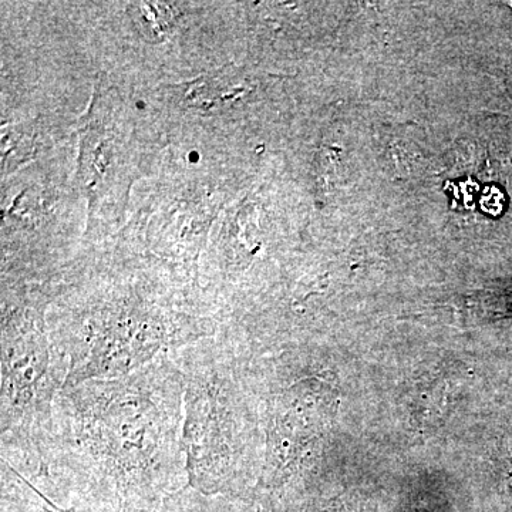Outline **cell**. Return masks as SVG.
Instances as JSON below:
<instances>
[{"mask_svg": "<svg viewBox=\"0 0 512 512\" xmlns=\"http://www.w3.org/2000/svg\"><path fill=\"white\" fill-rule=\"evenodd\" d=\"M184 380L170 353L133 375L57 394L45 473L33 484L66 512H161L188 485Z\"/></svg>", "mask_w": 512, "mask_h": 512, "instance_id": "6da1fadb", "label": "cell"}, {"mask_svg": "<svg viewBox=\"0 0 512 512\" xmlns=\"http://www.w3.org/2000/svg\"><path fill=\"white\" fill-rule=\"evenodd\" d=\"M500 466L505 490H507L508 498H510L512 504V454L510 453V447L505 448L503 456L500 458Z\"/></svg>", "mask_w": 512, "mask_h": 512, "instance_id": "52a82bcc", "label": "cell"}, {"mask_svg": "<svg viewBox=\"0 0 512 512\" xmlns=\"http://www.w3.org/2000/svg\"><path fill=\"white\" fill-rule=\"evenodd\" d=\"M510 84H511V87H512V80H511V83H510Z\"/></svg>", "mask_w": 512, "mask_h": 512, "instance_id": "ba28073f", "label": "cell"}, {"mask_svg": "<svg viewBox=\"0 0 512 512\" xmlns=\"http://www.w3.org/2000/svg\"><path fill=\"white\" fill-rule=\"evenodd\" d=\"M161 512H247L244 501L198 493L190 485L170 495Z\"/></svg>", "mask_w": 512, "mask_h": 512, "instance_id": "8992f818", "label": "cell"}, {"mask_svg": "<svg viewBox=\"0 0 512 512\" xmlns=\"http://www.w3.org/2000/svg\"><path fill=\"white\" fill-rule=\"evenodd\" d=\"M146 289H103L50 320V336L70 363L63 389L133 375L164 353L220 333L214 319L175 309Z\"/></svg>", "mask_w": 512, "mask_h": 512, "instance_id": "3957f363", "label": "cell"}, {"mask_svg": "<svg viewBox=\"0 0 512 512\" xmlns=\"http://www.w3.org/2000/svg\"><path fill=\"white\" fill-rule=\"evenodd\" d=\"M70 363L50 336L42 312L9 303L2 320V460L30 481L45 473L53 406Z\"/></svg>", "mask_w": 512, "mask_h": 512, "instance_id": "277c9868", "label": "cell"}, {"mask_svg": "<svg viewBox=\"0 0 512 512\" xmlns=\"http://www.w3.org/2000/svg\"><path fill=\"white\" fill-rule=\"evenodd\" d=\"M184 380L183 448L188 485L245 501L258 457V420L241 349L224 333L170 353Z\"/></svg>", "mask_w": 512, "mask_h": 512, "instance_id": "7a4b0ae2", "label": "cell"}, {"mask_svg": "<svg viewBox=\"0 0 512 512\" xmlns=\"http://www.w3.org/2000/svg\"><path fill=\"white\" fill-rule=\"evenodd\" d=\"M265 494H282L315 466L339 410L332 384L318 376L298 377L279 386L265 402Z\"/></svg>", "mask_w": 512, "mask_h": 512, "instance_id": "5b68a950", "label": "cell"}]
</instances>
